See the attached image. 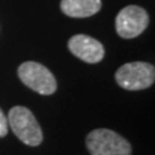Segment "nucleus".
<instances>
[{
  "mask_svg": "<svg viewBox=\"0 0 155 155\" xmlns=\"http://www.w3.org/2000/svg\"><path fill=\"white\" fill-rule=\"evenodd\" d=\"M149 25V14L143 8L128 5L118 13L115 19V28L119 36L133 39L145 31Z\"/></svg>",
  "mask_w": 155,
  "mask_h": 155,
  "instance_id": "nucleus-5",
  "label": "nucleus"
},
{
  "mask_svg": "<svg viewBox=\"0 0 155 155\" xmlns=\"http://www.w3.org/2000/svg\"><path fill=\"white\" fill-rule=\"evenodd\" d=\"M115 79L124 89H146L154 84L155 69L147 62H129L119 67L115 72Z\"/></svg>",
  "mask_w": 155,
  "mask_h": 155,
  "instance_id": "nucleus-3",
  "label": "nucleus"
},
{
  "mask_svg": "<svg viewBox=\"0 0 155 155\" xmlns=\"http://www.w3.org/2000/svg\"><path fill=\"white\" fill-rule=\"evenodd\" d=\"M8 133V119L3 110L0 109V137H5Z\"/></svg>",
  "mask_w": 155,
  "mask_h": 155,
  "instance_id": "nucleus-8",
  "label": "nucleus"
},
{
  "mask_svg": "<svg viewBox=\"0 0 155 155\" xmlns=\"http://www.w3.org/2000/svg\"><path fill=\"white\" fill-rule=\"evenodd\" d=\"M69 49L75 57L88 64H97L105 56V48L94 38L78 34L69 40Z\"/></svg>",
  "mask_w": 155,
  "mask_h": 155,
  "instance_id": "nucleus-6",
  "label": "nucleus"
},
{
  "mask_svg": "<svg viewBox=\"0 0 155 155\" xmlns=\"http://www.w3.org/2000/svg\"><path fill=\"white\" fill-rule=\"evenodd\" d=\"M21 81L30 89L43 96L53 94L57 89V81L53 74L39 62L27 61L18 67Z\"/></svg>",
  "mask_w": 155,
  "mask_h": 155,
  "instance_id": "nucleus-4",
  "label": "nucleus"
},
{
  "mask_svg": "<svg viewBox=\"0 0 155 155\" xmlns=\"http://www.w3.org/2000/svg\"><path fill=\"white\" fill-rule=\"evenodd\" d=\"M100 9L101 0H61V11L74 18L91 17Z\"/></svg>",
  "mask_w": 155,
  "mask_h": 155,
  "instance_id": "nucleus-7",
  "label": "nucleus"
},
{
  "mask_svg": "<svg viewBox=\"0 0 155 155\" xmlns=\"http://www.w3.org/2000/svg\"><path fill=\"white\" fill-rule=\"evenodd\" d=\"M87 147L92 155H130L129 142L111 129H94L87 136Z\"/></svg>",
  "mask_w": 155,
  "mask_h": 155,
  "instance_id": "nucleus-2",
  "label": "nucleus"
},
{
  "mask_svg": "<svg viewBox=\"0 0 155 155\" xmlns=\"http://www.w3.org/2000/svg\"><path fill=\"white\" fill-rule=\"evenodd\" d=\"M8 125L13 133L28 146H39L43 141V132L35 116L25 106H14L8 114Z\"/></svg>",
  "mask_w": 155,
  "mask_h": 155,
  "instance_id": "nucleus-1",
  "label": "nucleus"
}]
</instances>
